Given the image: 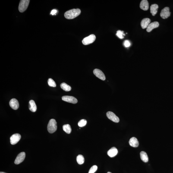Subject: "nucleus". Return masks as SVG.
I'll return each instance as SVG.
<instances>
[{"mask_svg":"<svg viewBox=\"0 0 173 173\" xmlns=\"http://www.w3.org/2000/svg\"><path fill=\"white\" fill-rule=\"evenodd\" d=\"M60 87L62 89L65 91H69L71 90V87L64 83H62Z\"/></svg>","mask_w":173,"mask_h":173,"instance_id":"obj_20","label":"nucleus"},{"mask_svg":"<svg viewBox=\"0 0 173 173\" xmlns=\"http://www.w3.org/2000/svg\"><path fill=\"white\" fill-rule=\"evenodd\" d=\"M57 129V123L55 120L54 119L50 120L47 127L48 132L50 133H53L56 131Z\"/></svg>","mask_w":173,"mask_h":173,"instance_id":"obj_2","label":"nucleus"},{"mask_svg":"<svg viewBox=\"0 0 173 173\" xmlns=\"http://www.w3.org/2000/svg\"><path fill=\"white\" fill-rule=\"evenodd\" d=\"M63 130L67 134H70L72 131V129L71 126L69 124H65L63 126Z\"/></svg>","mask_w":173,"mask_h":173,"instance_id":"obj_21","label":"nucleus"},{"mask_svg":"<svg viewBox=\"0 0 173 173\" xmlns=\"http://www.w3.org/2000/svg\"><path fill=\"white\" fill-rule=\"evenodd\" d=\"M80 13L81 11L79 9H74L69 10L64 13V17L68 19H72L78 16Z\"/></svg>","mask_w":173,"mask_h":173,"instance_id":"obj_1","label":"nucleus"},{"mask_svg":"<svg viewBox=\"0 0 173 173\" xmlns=\"http://www.w3.org/2000/svg\"><path fill=\"white\" fill-rule=\"evenodd\" d=\"M9 105L11 108L14 110L18 109L19 106L18 101L15 99H13L10 100Z\"/></svg>","mask_w":173,"mask_h":173,"instance_id":"obj_11","label":"nucleus"},{"mask_svg":"<svg viewBox=\"0 0 173 173\" xmlns=\"http://www.w3.org/2000/svg\"><path fill=\"white\" fill-rule=\"evenodd\" d=\"M151 22L150 19L148 18H145L143 19L141 22V26L142 28L145 29L147 28L148 26H149Z\"/></svg>","mask_w":173,"mask_h":173,"instance_id":"obj_15","label":"nucleus"},{"mask_svg":"<svg viewBox=\"0 0 173 173\" xmlns=\"http://www.w3.org/2000/svg\"><path fill=\"white\" fill-rule=\"evenodd\" d=\"M26 157V154L24 152H22L19 154L16 157L14 163L16 165H18L24 161Z\"/></svg>","mask_w":173,"mask_h":173,"instance_id":"obj_8","label":"nucleus"},{"mask_svg":"<svg viewBox=\"0 0 173 173\" xmlns=\"http://www.w3.org/2000/svg\"><path fill=\"white\" fill-rule=\"evenodd\" d=\"M129 143L130 146L132 147H136L138 146L139 142L136 138L133 137L130 138Z\"/></svg>","mask_w":173,"mask_h":173,"instance_id":"obj_14","label":"nucleus"},{"mask_svg":"<svg viewBox=\"0 0 173 173\" xmlns=\"http://www.w3.org/2000/svg\"><path fill=\"white\" fill-rule=\"evenodd\" d=\"M111 173V172H108V173Z\"/></svg>","mask_w":173,"mask_h":173,"instance_id":"obj_30","label":"nucleus"},{"mask_svg":"<svg viewBox=\"0 0 173 173\" xmlns=\"http://www.w3.org/2000/svg\"><path fill=\"white\" fill-rule=\"evenodd\" d=\"M87 121L86 120L82 119L80 120L78 123L79 127H82L85 126L86 125Z\"/></svg>","mask_w":173,"mask_h":173,"instance_id":"obj_25","label":"nucleus"},{"mask_svg":"<svg viewBox=\"0 0 173 173\" xmlns=\"http://www.w3.org/2000/svg\"><path fill=\"white\" fill-rule=\"evenodd\" d=\"M62 98L63 100L70 103L75 104L78 102L77 99L73 96H63Z\"/></svg>","mask_w":173,"mask_h":173,"instance_id":"obj_9","label":"nucleus"},{"mask_svg":"<svg viewBox=\"0 0 173 173\" xmlns=\"http://www.w3.org/2000/svg\"><path fill=\"white\" fill-rule=\"evenodd\" d=\"M0 173H6V172H0Z\"/></svg>","mask_w":173,"mask_h":173,"instance_id":"obj_29","label":"nucleus"},{"mask_svg":"<svg viewBox=\"0 0 173 173\" xmlns=\"http://www.w3.org/2000/svg\"><path fill=\"white\" fill-rule=\"evenodd\" d=\"M30 1L29 0H22L19 5L18 7L19 11L20 12H24L27 9L28 7Z\"/></svg>","mask_w":173,"mask_h":173,"instance_id":"obj_3","label":"nucleus"},{"mask_svg":"<svg viewBox=\"0 0 173 173\" xmlns=\"http://www.w3.org/2000/svg\"><path fill=\"white\" fill-rule=\"evenodd\" d=\"M140 157L141 159L143 162H148L149 161V157L146 152L144 151H141L140 153Z\"/></svg>","mask_w":173,"mask_h":173,"instance_id":"obj_19","label":"nucleus"},{"mask_svg":"<svg viewBox=\"0 0 173 173\" xmlns=\"http://www.w3.org/2000/svg\"><path fill=\"white\" fill-rule=\"evenodd\" d=\"M77 163L79 165H82L84 162V158L83 155H78L77 158Z\"/></svg>","mask_w":173,"mask_h":173,"instance_id":"obj_22","label":"nucleus"},{"mask_svg":"<svg viewBox=\"0 0 173 173\" xmlns=\"http://www.w3.org/2000/svg\"><path fill=\"white\" fill-rule=\"evenodd\" d=\"M94 74L96 77L103 80H105V74L101 70L99 69H95L93 71Z\"/></svg>","mask_w":173,"mask_h":173,"instance_id":"obj_10","label":"nucleus"},{"mask_svg":"<svg viewBox=\"0 0 173 173\" xmlns=\"http://www.w3.org/2000/svg\"><path fill=\"white\" fill-rule=\"evenodd\" d=\"M159 23L157 22H154L149 24L146 28V31L148 32H150L153 29L159 27Z\"/></svg>","mask_w":173,"mask_h":173,"instance_id":"obj_12","label":"nucleus"},{"mask_svg":"<svg viewBox=\"0 0 173 173\" xmlns=\"http://www.w3.org/2000/svg\"><path fill=\"white\" fill-rule=\"evenodd\" d=\"M140 8L142 10L146 11L149 8V4L147 0H143L141 2Z\"/></svg>","mask_w":173,"mask_h":173,"instance_id":"obj_16","label":"nucleus"},{"mask_svg":"<svg viewBox=\"0 0 173 173\" xmlns=\"http://www.w3.org/2000/svg\"><path fill=\"white\" fill-rule=\"evenodd\" d=\"M118 151L115 147H112L108 151V155L110 157H113L117 154Z\"/></svg>","mask_w":173,"mask_h":173,"instance_id":"obj_13","label":"nucleus"},{"mask_svg":"<svg viewBox=\"0 0 173 173\" xmlns=\"http://www.w3.org/2000/svg\"><path fill=\"white\" fill-rule=\"evenodd\" d=\"M158 7V5L156 4H154L151 6L150 13L152 16H155L157 13Z\"/></svg>","mask_w":173,"mask_h":173,"instance_id":"obj_18","label":"nucleus"},{"mask_svg":"<svg viewBox=\"0 0 173 173\" xmlns=\"http://www.w3.org/2000/svg\"><path fill=\"white\" fill-rule=\"evenodd\" d=\"M170 9L168 7H165L162 10L160 13V16L162 18L167 19L170 16Z\"/></svg>","mask_w":173,"mask_h":173,"instance_id":"obj_7","label":"nucleus"},{"mask_svg":"<svg viewBox=\"0 0 173 173\" xmlns=\"http://www.w3.org/2000/svg\"><path fill=\"white\" fill-rule=\"evenodd\" d=\"M57 12V11L56 10L54 9L52 10V11L51 13V14H52V15H54L55 14H56Z\"/></svg>","mask_w":173,"mask_h":173,"instance_id":"obj_28","label":"nucleus"},{"mask_svg":"<svg viewBox=\"0 0 173 173\" xmlns=\"http://www.w3.org/2000/svg\"><path fill=\"white\" fill-rule=\"evenodd\" d=\"M29 110L32 112H35L36 111L37 108L34 101L33 100L29 101Z\"/></svg>","mask_w":173,"mask_h":173,"instance_id":"obj_17","label":"nucleus"},{"mask_svg":"<svg viewBox=\"0 0 173 173\" xmlns=\"http://www.w3.org/2000/svg\"><path fill=\"white\" fill-rule=\"evenodd\" d=\"M97 169V166L96 165H93L90 168L88 173H94Z\"/></svg>","mask_w":173,"mask_h":173,"instance_id":"obj_26","label":"nucleus"},{"mask_svg":"<svg viewBox=\"0 0 173 173\" xmlns=\"http://www.w3.org/2000/svg\"><path fill=\"white\" fill-rule=\"evenodd\" d=\"M21 138V136L18 133L13 134L10 138V143L12 145H15L19 141Z\"/></svg>","mask_w":173,"mask_h":173,"instance_id":"obj_5","label":"nucleus"},{"mask_svg":"<svg viewBox=\"0 0 173 173\" xmlns=\"http://www.w3.org/2000/svg\"><path fill=\"white\" fill-rule=\"evenodd\" d=\"M106 116L108 118L114 122L118 123L119 122V118L115 115L114 113L109 111L106 113Z\"/></svg>","mask_w":173,"mask_h":173,"instance_id":"obj_6","label":"nucleus"},{"mask_svg":"<svg viewBox=\"0 0 173 173\" xmlns=\"http://www.w3.org/2000/svg\"><path fill=\"white\" fill-rule=\"evenodd\" d=\"M124 31L120 30H118L117 32L116 35L118 38L121 39L124 38V36L125 35V34L124 33Z\"/></svg>","mask_w":173,"mask_h":173,"instance_id":"obj_24","label":"nucleus"},{"mask_svg":"<svg viewBox=\"0 0 173 173\" xmlns=\"http://www.w3.org/2000/svg\"><path fill=\"white\" fill-rule=\"evenodd\" d=\"M48 85H49V86L53 87H56V83L52 79L49 78L48 79Z\"/></svg>","mask_w":173,"mask_h":173,"instance_id":"obj_23","label":"nucleus"},{"mask_svg":"<svg viewBox=\"0 0 173 173\" xmlns=\"http://www.w3.org/2000/svg\"><path fill=\"white\" fill-rule=\"evenodd\" d=\"M124 45L126 48L129 47L130 46V43L129 41L126 40L124 42Z\"/></svg>","mask_w":173,"mask_h":173,"instance_id":"obj_27","label":"nucleus"},{"mask_svg":"<svg viewBox=\"0 0 173 173\" xmlns=\"http://www.w3.org/2000/svg\"><path fill=\"white\" fill-rule=\"evenodd\" d=\"M96 36L94 34H91L86 37L82 40V43L83 45H88L93 43L96 39Z\"/></svg>","mask_w":173,"mask_h":173,"instance_id":"obj_4","label":"nucleus"}]
</instances>
